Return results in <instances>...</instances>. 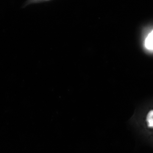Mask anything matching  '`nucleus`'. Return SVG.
<instances>
[{
    "instance_id": "obj_2",
    "label": "nucleus",
    "mask_w": 153,
    "mask_h": 153,
    "mask_svg": "<svg viewBox=\"0 0 153 153\" xmlns=\"http://www.w3.org/2000/svg\"><path fill=\"white\" fill-rule=\"evenodd\" d=\"M147 121L148 126L151 128H153V110H151L148 114L147 116Z\"/></svg>"
},
{
    "instance_id": "obj_1",
    "label": "nucleus",
    "mask_w": 153,
    "mask_h": 153,
    "mask_svg": "<svg viewBox=\"0 0 153 153\" xmlns=\"http://www.w3.org/2000/svg\"><path fill=\"white\" fill-rule=\"evenodd\" d=\"M144 45L146 49L149 51H153V30L145 39Z\"/></svg>"
}]
</instances>
